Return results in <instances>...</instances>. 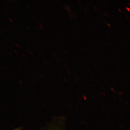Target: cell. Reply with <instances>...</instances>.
Wrapping results in <instances>:
<instances>
[{
    "mask_svg": "<svg viewBox=\"0 0 130 130\" xmlns=\"http://www.w3.org/2000/svg\"><path fill=\"white\" fill-rule=\"evenodd\" d=\"M9 19V20L10 21V22H12V23H13V21H12V20H11V19H9H9Z\"/></svg>",
    "mask_w": 130,
    "mask_h": 130,
    "instance_id": "6da1fadb",
    "label": "cell"
},
{
    "mask_svg": "<svg viewBox=\"0 0 130 130\" xmlns=\"http://www.w3.org/2000/svg\"><path fill=\"white\" fill-rule=\"evenodd\" d=\"M15 45H16V46H18V47H20V46H19V45H18V44H16Z\"/></svg>",
    "mask_w": 130,
    "mask_h": 130,
    "instance_id": "7a4b0ae2",
    "label": "cell"
},
{
    "mask_svg": "<svg viewBox=\"0 0 130 130\" xmlns=\"http://www.w3.org/2000/svg\"><path fill=\"white\" fill-rule=\"evenodd\" d=\"M29 52V53H30V54H31V55H32V56H33V55H32V54L31 53V52Z\"/></svg>",
    "mask_w": 130,
    "mask_h": 130,
    "instance_id": "3957f363",
    "label": "cell"
},
{
    "mask_svg": "<svg viewBox=\"0 0 130 130\" xmlns=\"http://www.w3.org/2000/svg\"><path fill=\"white\" fill-rule=\"evenodd\" d=\"M9 53V55H10L11 56H12V54H11L10 53Z\"/></svg>",
    "mask_w": 130,
    "mask_h": 130,
    "instance_id": "277c9868",
    "label": "cell"
},
{
    "mask_svg": "<svg viewBox=\"0 0 130 130\" xmlns=\"http://www.w3.org/2000/svg\"><path fill=\"white\" fill-rule=\"evenodd\" d=\"M14 52H15L16 53H17V52H16L15 51H14Z\"/></svg>",
    "mask_w": 130,
    "mask_h": 130,
    "instance_id": "5b68a950",
    "label": "cell"
},
{
    "mask_svg": "<svg viewBox=\"0 0 130 130\" xmlns=\"http://www.w3.org/2000/svg\"><path fill=\"white\" fill-rule=\"evenodd\" d=\"M4 13H5V14H6V15H7V14H6V12H4Z\"/></svg>",
    "mask_w": 130,
    "mask_h": 130,
    "instance_id": "8992f818",
    "label": "cell"
}]
</instances>
